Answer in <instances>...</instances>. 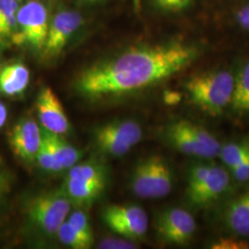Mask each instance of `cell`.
I'll return each mask as SVG.
<instances>
[{
    "instance_id": "603a6c76",
    "label": "cell",
    "mask_w": 249,
    "mask_h": 249,
    "mask_svg": "<svg viewBox=\"0 0 249 249\" xmlns=\"http://www.w3.org/2000/svg\"><path fill=\"white\" fill-rule=\"evenodd\" d=\"M59 240L64 245L74 249H87L90 245L76 231L69 221H65L56 231Z\"/></svg>"
},
{
    "instance_id": "4dcf8cb0",
    "label": "cell",
    "mask_w": 249,
    "mask_h": 249,
    "mask_svg": "<svg viewBox=\"0 0 249 249\" xmlns=\"http://www.w3.org/2000/svg\"><path fill=\"white\" fill-rule=\"evenodd\" d=\"M235 21L241 29L249 32V2L236 11Z\"/></svg>"
},
{
    "instance_id": "ffe728a7",
    "label": "cell",
    "mask_w": 249,
    "mask_h": 249,
    "mask_svg": "<svg viewBox=\"0 0 249 249\" xmlns=\"http://www.w3.org/2000/svg\"><path fill=\"white\" fill-rule=\"evenodd\" d=\"M219 157L231 169L249 157V142H231L222 146Z\"/></svg>"
},
{
    "instance_id": "e575fe53",
    "label": "cell",
    "mask_w": 249,
    "mask_h": 249,
    "mask_svg": "<svg viewBox=\"0 0 249 249\" xmlns=\"http://www.w3.org/2000/svg\"><path fill=\"white\" fill-rule=\"evenodd\" d=\"M17 1H18V2H19V1H22V0H17Z\"/></svg>"
},
{
    "instance_id": "8992f818",
    "label": "cell",
    "mask_w": 249,
    "mask_h": 249,
    "mask_svg": "<svg viewBox=\"0 0 249 249\" xmlns=\"http://www.w3.org/2000/svg\"><path fill=\"white\" fill-rule=\"evenodd\" d=\"M71 208V198L66 193L53 192L35 198L29 208V216L41 230L53 234L66 221Z\"/></svg>"
},
{
    "instance_id": "5bb4252c",
    "label": "cell",
    "mask_w": 249,
    "mask_h": 249,
    "mask_svg": "<svg viewBox=\"0 0 249 249\" xmlns=\"http://www.w3.org/2000/svg\"><path fill=\"white\" fill-rule=\"evenodd\" d=\"M30 81V72L21 63H14L5 67L0 71V91L13 96L26 89Z\"/></svg>"
},
{
    "instance_id": "30bf717a",
    "label": "cell",
    "mask_w": 249,
    "mask_h": 249,
    "mask_svg": "<svg viewBox=\"0 0 249 249\" xmlns=\"http://www.w3.org/2000/svg\"><path fill=\"white\" fill-rule=\"evenodd\" d=\"M37 114L45 130L63 135L70 129V123L62 104L50 87L42 89L36 101Z\"/></svg>"
},
{
    "instance_id": "3957f363",
    "label": "cell",
    "mask_w": 249,
    "mask_h": 249,
    "mask_svg": "<svg viewBox=\"0 0 249 249\" xmlns=\"http://www.w3.org/2000/svg\"><path fill=\"white\" fill-rule=\"evenodd\" d=\"M130 187L134 194L142 198H161L168 196L173 188V173L169 163L160 155L142 160L133 171Z\"/></svg>"
},
{
    "instance_id": "f546056e",
    "label": "cell",
    "mask_w": 249,
    "mask_h": 249,
    "mask_svg": "<svg viewBox=\"0 0 249 249\" xmlns=\"http://www.w3.org/2000/svg\"><path fill=\"white\" fill-rule=\"evenodd\" d=\"M231 177L238 182H248L249 181V157L240 164L232 167L231 169Z\"/></svg>"
},
{
    "instance_id": "7a4b0ae2",
    "label": "cell",
    "mask_w": 249,
    "mask_h": 249,
    "mask_svg": "<svg viewBox=\"0 0 249 249\" xmlns=\"http://www.w3.org/2000/svg\"><path fill=\"white\" fill-rule=\"evenodd\" d=\"M234 76L227 70L196 73L186 82L191 102L212 116H220L231 105Z\"/></svg>"
},
{
    "instance_id": "6da1fadb",
    "label": "cell",
    "mask_w": 249,
    "mask_h": 249,
    "mask_svg": "<svg viewBox=\"0 0 249 249\" xmlns=\"http://www.w3.org/2000/svg\"><path fill=\"white\" fill-rule=\"evenodd\" d=\"M199 53L197 46L182 41L137 45L86 69L76 86L91 98L141 90L186 70Z\"/></svg>"
},
{
    "instance_id": "8fae6325",
    "label": "cell",
    "mask_w": 249,
    "mask_h": 249,
    "mask_svg": "<svg viewBox=\"0 0 249 249\" xmlns=\"http://www.w3.org/2000/svg\"><path fill=\"white\" fill-rule=\"evenodd\" d=\"M231 177L223 166L211 163L210 172L196 190L187 195L190 204L196 208H205L213 204L230 186Z\"/></svg>"
},
{
    "instance_id": "2e32d148",
    "label": "cell",
    "mask_w": 249,
    "mask_h": 249,
    "mask_svg": "<svg viewBox=\"0 0 249 249\" xmlns=\"http://www.w3.org/2000/svg\"><path fill=\"white\" fill-rule=\"evenodd\" d=\"M45 131L55 158L62 165L63 169H71L80 158V151L63 139L62 135Z\"/></svg>"
},
{
    "instance_id": "7402d4cb",
    "label": "cell",
    "mask_w": 249,
    "mask_h": 249,
    "mask_svg": "<svg viewBox=\"0 0 249 249\" xmlns=\"http://www.w3.org/2000/svg\"><path fill=\"white\" fill-rule=\"evenodd\" d=\"M42 130H43V141H42V144L40 146V149L37 152L36 160H37L40 166L45 171L52 172V173H58V172L64 170L62 165L55 158L50 142H49V140L44 131V129H42Z\"/></svg>"
},
{
    "instance_id": "1f68e13d",
    "label": "cell",
    "mask_w": 249,
    "mask_h": 249,
    "mask_svg": "<svg viewBox=\"0 0 249 249\" xmlns=\"http://www.w3.org/2000/svg\"><path fill=\"white\" fill-rule=\"evenodd\" d=\"M8 187H9V180L7 178L5 172L0 167V197L7 192Z\"/></svg>"
},
{
    "instance_id": "9a60e30c",
    "label": "cell",
    "mask_w": 249,
    "mask_h": 249,
    "mask_svg": "<svg viewBox=\"0 0 249 249\" xmlns=\"http://www.w3.org/2000/svg\"><path fill=\"white\" fill-rule=\"evenodd\" d=\"M106 182H92L75 178H67L66 194L71 200L86 203L93 200L103 191Z\"/></svg>"
},
{
    "instance_id": "83f0119b",
    "label": "cell",
    "mask_w": 249,
    "mask_h": 249,
    "mask_svg": "<svg viewBox=\"0 0 249 249\" xmlns=\"http://www.w3.org/2000/svg\"><path fill=\"white\" fill-rule=\"evenodd\" d=\"M155 4L165 11L168 12H181L188 9L193 0H153Z\"/></svg>"
},
{
    "instance_id": "484cf974",
    "label": "cell",
    "mask_w": 249,
    "mask_h": 249,
    "mask_svg": "<svg viewBox=\"0 0 249 249\" xmlns=\"http://www.w3.org/2000/svg\"><path fill=\"white\" fill-rule=\"evenodd\" d=\"M68 221L73 226V228L91 246L93 236L87 215L81 211H76L71 215Z\"/></svg>"
},
{
    "instance_id": "ba28073f",
    "label": "cell",
    "mask_w": 249,
    "mask_h": 249,
    "mask_svg": "<svg viewBox=\"0 0 249 249\" xmlns=\"http://www.w3.org/2000/svg\"><path fill=\"white\" fill-rule=\"evenodd\" d=\"M192 214L181 208L168 209L158 216L156 230L162 240L174 245H187L196 232Z\"/></svg>"
},
{
    "instance_id": "52a82bcc",
    "label": "cell",
    "mask_w": 249,
    "mask_h": 249,
    "mask_svg": "<svg viewBox=\"0 0 249 249\" xmlns=\"http://www.w3.org/2000/svg\"><path fill=\"white\" fill-rule=\"evenodd\" d=\"M103 219L112 231L126 238H141L148 231V215L138 205L108 206L104 211Z\"/></svg>"
},
{
    "instance_id": "d6a6232c",
    "label": "cell",
    "mask_w": 249,
    "mask_h": 249,
    "mask_svg": "<svg viewBox=\"0 0 249 249\" xmlns=\"http://www.w3.org/2000/svg\"><path fill=\"white\" fill-rule=\"evenodd\" d=\"M181 96L177 92H170L167 93L165 96V101L168 105H176L180 101Z\"/></svg>"
},
{
    "instance_id": "4fadbf2b",
    "label": "cell",
    "mask_w": 249,
    "mask_h": 249,
    "mask_svg": "<svg viewBox=\"0 0 249 249\" xmlns=\"http://www.w3.org/2000/svg\"><path fill=\"white\" fill-rule=\"evenodd\" d=\"M223 223L238 237H249V189L233 196L223 210Z\"/></svg>"
},
{
    "instance_id": "cb8c5ba5",
    "label": "cell",
    "mask_w": 249,
    "mask_h": 249,
    "mask_svg": "<svg viewBox=\"0 0 249 249\" xmlns=\"http://www.w3.org/2000/svg\"><path fill=\"white\" fill-rule=\"evenodd\" d=\"M68 178H75L92 182H106L104 171L96 164L81 163L72 166Z\"/></svg>"
},
{
    "instance_id": "5b68a950",
    "label": "cell",
    "mask_w": 249,
    "mask_h": 249,
    "mask_svg": "<svg viewBox=\"0 0 249 249\" xmlns=\"http://www.w3.org/2000/svg\"><path fill=\"white\" fill-rule=\"evenodd\" d=\"M49 21L45 4L38 0H30L18 8L17 30L11 40L16 45H28L43 50Z\"/></svg>"
},
{
    "instance_id": "f1b7e54d",
    "label": "cell",
    "mask_w": 249,
    "mask_h": 249,
    "mask_svg": "<svg viewBox=\"0 0 249 249\" xmlns=\"http://www.w3.org/2000/svg\"><path fill=\"white\" fill-rule=\"evenodd\" d=\"M99 248L107 249H137V245L129 241L121 240L116 238H107L103 241Z\"/></svg>"
},
{
    "instance_id": "277c9868",
    "label": "cell",
    "mask_w": 249,
    "mask_h": 249,
    "mask_svg": "<svg viewBox=\"0 0 249 249\" xmlns=\"http://www.w3.org/2000/svg\"><path fill=\"white\" fill-rule=\"evenodd\" d=\"M167 136L178 151L203 159L219 157L222 145L204 127L188 120H179L171 124Z\"/></svg>"
},
{
    "instance_id": "9c48e42d",
    "label": "cell",
    "mask_w": 249,
    "mask_h": 249,
    "mask_svg": "<svg viewBox=\"0 0 249 249\" xmlns=\"http://www.w3.org/2000/svg\"><path fill=\"white\" fill-rule=\"evenodd\" d=\"M82 18L74 10L62 9L49 21L43 52L45 57H54L61 53L72 36L80 29Z\"/></svg>"
},
{
    "instance_id": "d4e9b609",
    "label": "cell",
    "mask_w": 249,
    "mask_h": 249,
    "mask_svg": "<svg viewBox=\"0 0 249 249\" xmlns=\"http://www.w3.org/2000/svg\"><path fill=\"white\" fill-rule=\"evenodd\" d=\"M210 168L211 163L206 162L196 163L190 168L187 180V196L193 193L202 184L210 172Z\"/></svg>"
},
{
    "instance_id": "e0dca14e",
    "label": "cell",
    "mask_w": 249,
    "mask_h": 249,
    "mask_svg": "<svg viewBox=\"0 0 249 249\" xmlns=\"http://www.w3.org/2000/svg\"><path fill=\"white\" fill-rule=\"evenodd\" d=\"M100 129L118 140L128 143L132 147L142 139V129L141 125L131 120L112 122L102 126Z\"/></svg>"
},
{
    "instance_id": "4316f807",
    "label": "cell",
    "mask_w": 249,
    "mask_h": 249,
    "mask_svg": "<svg viewBox=\"0 0 249 249\" xmlns=\"http://www.w3.org/2000/svg\"><path fill=\"white\" fill-rule=\"evenodd\" d=\"M213 249H249V243L242 238L223 237L213 242L211 246Z\"/></svg>"
},
{
    "instance_id": "7c38bea8",
    "label": "cell",
    "mask_w": 249,
    "mask_h": 249,
    "mask_svg": "<svg viewBox=\"0 0 249 249\" xmlns=\"http://www.w3.org/2000/svg\"><path fill=\"white\" fill-rule=\"evenodd\" d=\"M43 141V130L36 121L24 119L16 124L10 134V145L15 154L24 160L36 159Z\"/></svg>"
},
{
    "instance_id": "d590c367",
    "label": "cell",
    "mask_w": 249,
    "mask_h": 249,
    "mask_svg": "<svg viewBox=\"0 0 249 249\" xmlns=\"http://www.w3.org/2000/svg\"><path fill=\"white\" fill-rule=\"evenodd\" d=\"M89 1H95V0H89Z\"/></svg>"
},
{
    "instance_id": "836d02e7",
    "label": "cell",
    "mask_w": 249,
    "mask_h": 249,
    "mask_svg": "<svg viewBox=\"0 0 249 249\" xmlns=\"http://www.w3.org/2000/svg\"><path fill=\"white\" fill-rule=\"evenodd\" d=\"M7 116H8V111L7 108L5 107L4 104H2L0 102V127H2L7 120Z\"/></svg>"
},
{
    "instance_id": "44dd1931",
    "label": "cell",
    "mask_w": 249,
    "mask_h": 249,
    "mask_svg": "<svg viewBox=\"0 0 249 249\" xmlns=\"http://www.w3.org/2000/svg\"><path fill=\"white\" fill-rule=\"evenodd\" d=\"M95 142L101 151L113 156H123L132 148L128 143L104 132L100 128L95 135Z\"/></svg>"
},
{
    "instance_id": "ac0fdd59",
    "label": "cell",
    "mask_w": 249,
    "mask_h": 249,
    "mask_svg": "<svg viewBox=\"0 0 249 249\" xmlns=\"http://www.w3.org/2000/svg\"><path fill=\"white\" fill-rule=\"evenodd\" d=\"M231 106L233 110L249 112V61L234 76Z\"/></svg>"
},
{
    "instance_id": "d6986e66",
    "label": "cell",
    "mask_w": 249,
    "mask_h": 249,
    "mask_svg": "<svg viewBox=\"0 0 249 249\" xmlns=\"http://www.w3.org/2000/svg\"><path fill=\"white\" fill-rule=\"evenodd\" d=\"M17 0H0V41L12 39L17 30Z\"/></svg>"
}]
</instances>
